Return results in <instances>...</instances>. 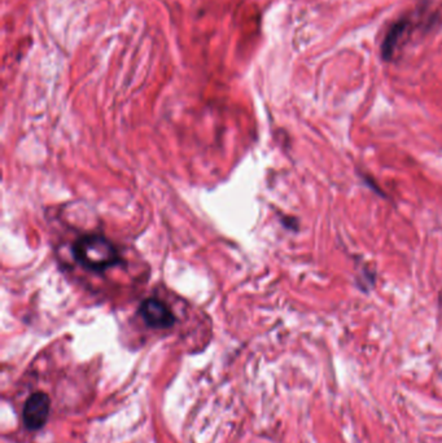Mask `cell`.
Here are the masks:
<instances>
[{
    "label": "cell",
    "mask_w": 442,
    "mask_h": 443,
    "mask_svg": "<svg viewBox=\"0 0 442 443\" xmlns=\"http://www.w3.org/2000/svg\"><path fill=\"white\" fill-rule=\"evenodd\" d=\"M139 315L145 324L155 329L171 328L177 320L170 307L157 298H148L143 301L139 307Z\"/></svg>",
    "instance_id": "3957f363"
},
{
    "label": "cell",
    "mask_w": 442,
    "mask_h": 443,
    "mask_svg": "<svg viewBox=\"0 0 442 443\" xmlns=\"http://www.w3.org/2000/svg\"><path fill=\"white\" fill-rule=\"evenodd\" d=\"M73 257L86 270L104 272L122 262L114 244L101 235L81 236L73 245Z\"/></svg>",
    "instance_id": "6da1fadb"
},
{
    "label": "cell",
    "mask_w": 442,
    "mask_h": 443,
    "mask_svg": "<svg viewBox=\"0 0 442 443\" xmlns=\"http://www.w3.org/2000/svg\"><path fill=\"white\" fill-rule=\"evenodd\" d=\"M409 26V20L406 19H399L396 22H393L390 25V27L388 29L384 41L381 43V57L385 61H389L393 57L396 48H397L398 41L401 39L402 35L405 34L406 29Z\"/></svg>",
    "instance_id": "277c9868"
},
{
    "label": "cell",
    "mask_w": 442,
    "mask_h": 443,
    "mask_svg": "<svg viewBox=\"0 0 442 443\" xmlns=\"http://www.w3.org/2000/svg\"><path fill=\"white\" fill-rule=\"evenodd\" d=\"M51 410V400L45 393L35 392L23 404L22 420L29 430H39L45 425Z\"/></svg>",
    "instance_id": "7a4b0ae2"
}]
</instances>
